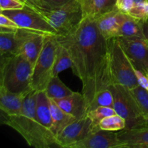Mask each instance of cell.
Listing matches in <instances>:
<instances>
[{"mask_svg":"<svg viewBox=\"0 0 148 148\" xmlns=\"http://www.w3.org/2000/svg\"><path fill=\"white\" fill-rule=\"evenodd\" d=\"M58 42L69 51L73 73L82 81L88 109L95 95L112 85L108 40L94 19L84 17L73 30L57 35Z\"/></svg>","mask_w":148,"mask_h":148,"instance_id":"1","label":"cell"},{"mask_svg":"<svg viewBox=\"0 0 148 148\" xmlns=\"http://www.w3.org/2000/svg\"><path fill=\"white\" fill-rule=\"evenodd\" d=\"M38 91L31 90L24 99L21 114H1V123L11 127L20 134L27 144L36 148H49L56 145V136L38 121L36 104ZM57 146V145H56Z\"/></svg>","mask_w":148,"mask_h":148,"instance_id":"2","label":"cell"},{"mask_svg":"<svg viewBox=\"0 0 148 148\" xmlns=\"http://www.w3.org/2000/svg\"><path fill=\"white\" fill-rule=\"evenodd\" d=\"M33 66L19 54L1 57L0 87L14 92H23L32 90Z\"/></svg>","mask_w":148,"mask_h":148,"instance_id":"3","label":"cell"},{"mask_svg":"<svg viewBox=\"0 0 148 148\" xmlns=\"http://www.w3.org/2000/svg\"><path fill=\"white\" fill-rule=\"evenodd\" d=\"M56 30L58 35H64L73 30L84 18L83 12L77 0L53 9L35 10Z\"/></svg>","mask_w":148,"mask_h":148,"instance_id":"4","label":"cell"},{"mask_svg":"<svg viewBox=\"0 0 148 148\" xmlns=\"http://www.w3.org/2000/svg\"><path fill=\"white\" fill-rule=\"evenodd\" d=\"M58 43L56 35H46L43 49L33 66L32 89L36 91L46 90L53 77L55 53Z\"/></svg>","mask_w":148,"mask_h":148,"instance_id":"5","label":"cell"},{"mask_svg":"<svg viewBox=\"0 0 148 148\" xmlns=\"http://www.w3.org/2000/svg\"><path fill=\"white\" fill-rule=\"evenodd\" d=\"M112 85H121L131 90L138 86L134 67L124 53L118 38L108 40Z\"/></svg>","mask_w":148,"mask_h":148,"instance_id":"6","label":"cell"},{"mask_svg":"<svg viewBox=\"0 0 148 148\" xmlns=\"http://www.w3.org/2000/svg\"><path fill=\"white\" fill-rule=\"evenodd\" d=\"M108 88L114 96V108L116 113L127 121L125 129L143 126L145 119L130 90L121 85H111Z\"/></svg>","mask_w":148,"mask_h":148,"instance_id":"7","label":"cell"},{"mask_svg":"<svg viewBox=\"0 0 148 148\" xmlns=\"http://www.w3.org/2000/svg\"><path fill=\"white\" fill-rule=\"evenodd\" d=\"M1 13L11 18L19 28L39 32L44 34L56 35V30L36 10L25 6L20 10L1 11Z\"/></svg>","mask_w":148,"mask_h":148,"instance_id":"8","label":"cell"},{"mask_svg":"<svg viewBox=\"0 0 148 148\" xmlns=\"http://www.w3.org/2000/svg\"><path fill=\"white\" fill-rule=\"evenodd\" d=\"M47 34L18 28L16 31V54L21 55L34 66L43 46Z\"/></svg>","mask_w":148,"mask_h":148,"instance_id":"9","label":"cell"},{"mask_svg":"<svg viewBox=\"0 0 148 148\" xmlns=\"http://www.w3.org/2000/svg\"><path fill=\"white\" fill-rule=\"evenodd\" d=\"M99 130L101 129L95 127L92 120L86 115L69 124L56 136V145L67 148L70 145L83 140L91 133Z\"/></svg>","mask_w":148,"mask_h":148,"instance_id":"10","label":"cell"},{"mask_svg":"<svg viewBox=\"0 0 148 148\" xmlns=\"http://www.w3.org/2000/svg\"><path fill=\"white\" fill-rule=\"evenodd\" d=\"M120 45L135 69L148 74V41L141 37H118Z\"/></svg>","mask_w":148,"mask_h":148,"instance_id":"11","label":"cell"},{"mask_svg":"<svg viewBox=\"0 0 148 148\" xmlns=\"http://www.w3.org/2000/svg\"><path fill=\"white\" fill-rule=\"evenodd\" d=\"M67 148H125L116 133L99 130Z\"/></svg>","mask_w":148,"mask_h":148,"instance_id":"12","label":"cell"},{"mask_svg":"<svg viewBox=\"0 0 148 148\" xmlns=\"http://www.w3.org/2000/svg\"><path fill=\"white\" fill-rule=\"evenodd\" d=\"M122 17L123 12L116 7L111 11L104 13L95 19L98 30L107 40L119 37Z\"/></svg>","mask_w":148,"mask_h":148,"instance_id":"13","label":"cell"},{"mask_svg":"<svg viewBox=\"0 0 148 148\" xmlns=\"http://www.w3.org/2000/svg\"><path fill=\"white\" fill-rule=\"evenodd\" d=\"M30 91L14 92L0 87V109L1 112L7 115L21 114L24 99Z\"/></svg>","mask_w":148,"mask_h":148,"instance_id":"14","label":"cell"},{"mask_svg":"<svg viewBox=\"0 0 148 148\" xmlns=\"http://www.w3.org/2000/svg\"><path fill=\"white\" fill-rule=\"evenodd\" d=\"M116 134L125 148H148V127L124 129Z\"/></svg>","mask_w":148,"mask_h":148,"instance_id":"15","label":"cell"},{"mask_svg":"<svg viewBox=\"0 0 148 148\" xmlns=\"http://www.w3.org/2000/svg\"><path fill=\"white\" fill-rule=\"evenodd\" d=\"M53 100L63 111L75 116L77 119L87 115V103L82 93L74 92L72 95L65 98Z\"/></svg>","mask_w":148,"mask_h":148,"instance_id":"16","label":"cell"},{"mask_svg":"<svg viewBox=\"0 0 148 148\" xmlns=\"http://www.w3.org/2000/svg\"><path fill=\"white\" fill-rule=\"evenodd\" d=\"M83 12L84 17L96 19L101 14L116 8V0H77Z\"/></svg>","mask_w":148,"mask_h":148,"instance_id":"17","label":"cell"},{"mask_svg":"<svg viewBox=\"0 0 148 148\" xmlns=\"http://www.w3.org/2000/svg\"><path fill=\"white\" fill-rule=\"evenodd\" d=\"M49 102L52 118V127L51 130L54 135L56 136L64 127L73 122L77 119L63 111L53 99L49 98Z\"/></svg>","mask_w":148,"mask_h":148,"instance_id":"18","label":"cell"},{"mask_svg":"<svg viewBox=\"0 0 148 148\" xmlns=\"http://www.w3.org/2000/svg\"><path fill=\"white\" fill-rule=\"evenodd\" d=\"M36 112L38 121L46 128L51 130L52 127V118L51 113L49 98L45 90L38 91L36 97Z\"/></svg>","mask_w":148,"mask_h":148,"instance_id":"19","label":"cell"},{"mask_svg":"<svg viewBox=\"0 0 148 148\" xmlns=\"http://www.w3.org/2000/svg\"><path fill=\"white\" fill-rule=\"evenodd\" d=\"M119 37L144 38L141 20L132 17L129 14L123 13L119 26Z\"/></svg>","mask_w":148,"mask_h":148,"instance_id":"20","label":"cell"},{"mask_svg":"<svg viewBox=\"0 0 148 148\" xmlns=\"http://www.w3.org/2000/svg\"><path fill=\"white\" fill-rule=\"evenodd\" d=\"M47 96L51 99H61L74 93L58 76H53L46 89Z\"/></svg>","mask_w":148,"mask_h":148,"instance_id":"21","label":"cell"},{"mask_svg":"<svg viewBox=\"0 0 148 148\" xmlns=\"http://www.w3.org/2000/svg\"><path fill=\"white\" fill-rule=\"evenodd\" d=\"M72 59L69 51L64 46L59 43L55 53L53 76H58L59 73L72 67Z\"/></svg>","mask_w":148,"mask_h":148,"instance_id":"22","label":"cell"},{"mask_svg":"<svg viewBox=\"0 0 148 148\" xmlns=\"http://www.w3.org/2000/svg\"><path fill=\"white\" fill-rule=\"evenodd\" d=\"M16 31L0 32V56L1 57L16 54V48H17Z\"/></svg>","mask_w":148,"mask_h":148,"instance_id":"23","label":"cell"},{"mask_svg":"<svg viewBox=\"0 0 148 148\" xmlns=\"http://www.w3.org/2000/svg\"><path fill=\"white\" fill-rule=\"evenodd\" d=\"M98 126L101 130L114 132L124 130L127 127V121L125 119L119 114H115L103 119L100 121Z\"/></svg>","mask_w":148,"mask_h":148,"instance_id":"24","label":"cell"},{"mask_svg":"<svg viewBox=\"0 0 148 148\" xmlns=\"http://www.w3.org/2000/svg\"><path fill=\"white\" fill-rule=\"evenodd\" d=\"M99 106H107L114 108V96H113L112 92L110 90L109 88L101 91L95 95L93 101L88 108V112L90 110Z\"/></svg>","mask_w":148,"mask_h":148,"instance_id":"25","label":"cell"},{"mask_svg":"<svg viewBox=\"0 0 148 148\" xmlns=\"http://www.w3.org/2000/svg\"><path fill=\"white\" fill-rule=\"evenodd\" d=\"M139 108L141 110L143 116L148 114V90L138 85L130 90Z\"/></svg>","mask_w":148,"mask_h":148,"instance_id":"26","label":"cell"},{"mask_svg":"<svg viewBox=\"0 0 148 148\" xmlns=\"http://www.w3.org/2000/svg\"><path fill=\"white\" fill-rule=\"evenodd\" d=\"M116 113L114 108L107 106H99L88 111L87 113V115L92 120V123L95 127H99L98 124L103 119L114 115Z\"/></svg>","mask_w":148,"mask_h":148,"instance_id":"27","label":"cell"},{"mask_svg":"<svg viewBox=\"0 0 148 148\" xmlns=\"http://www.w3.org/2000/svg\"><path fill=\"white\" fill-rule=\"evenodd\" d=\"M130 16L139 20H145L148 17V1L135 3L132 10L128 13Z\"/></svg>","mask_w":148,"mask_h":148,"instance_id":"28","label":"cell"},{"mask_svg":"<svg viewBox=\"0 0 148 148\" xmlns=\"http://www.w3.org/2000/svg\"><path fill=\"white\" fill-rule=\"evenodd\" d=\"M0 32H14L19 28L17 25L3 13H0Z\"/></svg>","mask_w":148,"mask_h":148,"instance_id":"29","label":"cell"},{"mask_svg":"<svg viewBox=\"0 0 148 148\" xmlns=\"http://www.w3.org/2000/svg\"><path fill=\"white\" fill-rule=\"evenodd\" d=\"M25 6V4L20 0H0L1 12L20 10V9L24 8Z\"/></svg>","mask_w":148,"mask_h":148,"instance_id":"30","label":"cell"},{"mask_svg":"<svg viewBox=\"0 0 148 148\" xmlns=\"http://www.w3.org/2000/svg\"><path fill=\"white\" fill-rule=\"evenodd\" d=\"M135 5L134 0H116V7L123 13L128 14Z\"/></svg>","mask_w":148,"mask_h":148,"instance_id":"31","label":"cell"},{"mask_svg":"<svg viewBox=\"0 0 148 148\" xmlns=\"http://www.w3.org/2000/svg\"><path fill=\"white\" fill-rule=\"evenodd\" d=\"M134 72L138 85L148 90V74H145L143 71L139 70L135 68H134Z\"/></svg>","mask_w":148,"mask_h":148,"instance_id":"32","label":"cell"},{"mask_svg":"<svg viewBox=\"0 0 148 148\" xmlns=\"http://www.w3.org/2000/svg\"><path fill=\"white\" fill-rule=\"evenodd\" d=\"M23 1L26 6L33 8V10L38 9H50L46 4L44 0H20Z\"/></svg>","mask_w":148,"mask_h":148,"instance_id":"33","label":"cell"},{"mask_svg":"<svg viewBox=\"0 0 148 148\" xmlns=\"http://www.w3.org/2000/svg\"><path fill=\"white\" fill-rule=\"evenodd\" d=\"M70 1L72 0H44V1L50 9L62 7V6L67 4Z\"/></svg>","mask_w":148,"mask_h":148,"instance_id":"34","label":"cell"},{"mask_svg":"<svg viewBox=\"0 0 148 148\" xmlns=\"http://www.w3.org/2000/svg\"><path fill=\"white\" fill-rule=\"evenodd\" d=\"M142 27L144 38L148 41V17L145 20L142 21Z\"/></svg>","mask_w":148,"mask_h":148,"instance_id":"35","label":"cell"},{"mask_svg":"<svg viewBox=\"0 0 148 148\" xmlns=\"http://www.w3.org/2000/svg\"><path fill=\"white\" fill-rule=\"evenodd\" d=\"M147 0H134V1L135 3H140V2H143V1H145Z\"/></svg>","mask_w":148,"mask_h":148,"instance_id":"36","label":"cell"},{"mask_svg":"<svg viewBox=\"0 0 148 148\" xmlns=\"http://www.w3.org/2000/svg\"><path fill=\"white\" fill-rule=\"evenodd\" d=\"M145 126H146V127H148V121H146L145 124Z\"/></svg>","mask_w":148,"mask_h":148,"instance_id":"37","label":"cell"},{"mask_svg":"<svg viewBox=\"0 0 148 148\" xmlns=\"http://www.w3.org/2000/svg\"><path fill=\"white\" fill-rule=\"evenodd\" d=\"M147 1H148V0H147Z\"/></svg>","mask_w":148,"mask_h":148,"instance_id":"38","label":"cell"}]
</instances>
